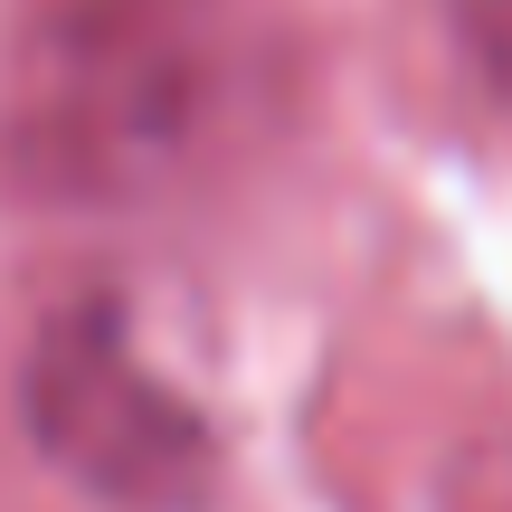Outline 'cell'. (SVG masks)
Masks as SVG:
<instances>
[{"label": "cell", "mask_w": 512, "mask_h": 512, "mask_svg": "<svg viewBox=\"0 0 512 512\" xmlns=\"http://www.w3.org/2000/svg\"><path fill=\"white\" fill-rule=\"evenodd\" d=\"M456 38H465V57L512 95V0H456Z\"/></svg>", "instance_id": "cell-4"}, {"label": "cell", "mask_w": 512, "mask_h": 512, "mask_svg": "<svg viewBox=\"0 0 512 512\" xmlns=\"http://www.w3.org/2000/svg\"><path fill=\"white\" fill-rule=\"evenodd\" d=\"M238 0H29L0 67V190L124 209L171 190L247 105Z\"/></svg>", "instance_id": "cell-1"}, {"label": "cell", "mask_w": 512, "mask_h": 512, "mask_svg": "<svg viewBox=\"0 0 512 512\" xmlns=\"http://www.w3.org/2000/svg\"><path fill=\"white\" fill-rule=\"evenodd\" d=\"M19 418H29L38 456L76 484V494L114 512H209L219 503V427L152 380L133 351V323L105 285L57 304L38 323L29 361H19Z\"/></svg>", "instance_id": "cell-2"}, {"label": "cell", "mask_w": 512, "mask_h": 512, "mask_svg": "<svg viewBox=\"0 0 512 512\" xmlns=\"http://www.w3.org/2000/svg\"><path fill=\"white\" fill-rule=\"evenodd\" d=\"M437 512H512V427L503 437H475L456 465H446Z\"/></svg>", "instance_id": "cell-3"}]
</instances>
